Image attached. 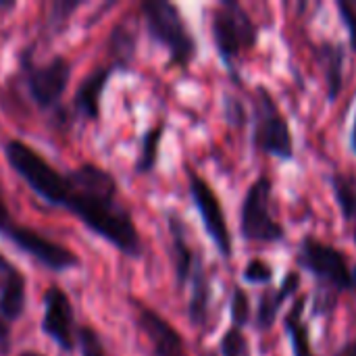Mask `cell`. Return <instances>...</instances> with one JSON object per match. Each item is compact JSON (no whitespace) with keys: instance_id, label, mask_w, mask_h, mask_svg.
<instances>
[{"instance_id":"obj_1","label":"cell","mask_w":356,"mask_h":356,"mask_svg":"<svg viewBox=\"0 0 356 356\" xmlns=\"http://www.w3.org/2000/svg\"><path fill=\"white\" fill-rule=\"evenodd\" d=\"M8 167L46 204L71 213L94 236L127 259L144 254L142 236L134 215L111 171L96 163H81L71 171H58L23 140H6Z\"/></svg>"},{"instance_id":"obj_2","label":"cell","mask_w":356,"mask_h":356,"mask_svg":"<svg viewBox=\"0 0 356 356\" xmlns=\"http://www.w3.org/2000/svg\"><path fill=\"white\" fill-rule=\"evenodd\" d=\"M211 38L229 77L240 81L238 60L257 48L261 40V27L246 6L236 0H223L211 13Z\"/></svg>"},{"instance_id":"obj_3","label":"cell","mask_w":356,"mask_h":356,"mask_svg":"<svg viewBox=\"0 0 356 356\" xmlns=\"http://www.w3.org/2000/svg\"><path fill=\"white\" fill-rule=\"evenodd\" d=\"M140 13L148 38L167 50L169 65L188 71L198 56V42L179 6L169 0H144Z\"/></svg>"},{"instance_id":"obj_4","label":"cell","mask_w":356,"mask_h":356,"mask_svg":"<svg viewBox=\"0 0 356 356\" xmlns=\"http://www.w3.org/2000/svg\"><path fill=\"white\" fill-rule=\"evenodd\" d=\"M250 123V142L254 152L271 156L280 163H292L296 159L292 125L267 86L254 88Z\"/></svg>"},{"instance_id":"obj_5","label":"cell","mask_w":356,"mask_h":356,"mask_svg":"<svg viewBox=\"0 0 356 356\" xmlns=\"http://www.w3.org/2000/svg\"><path fill=\"white\" fill-rule=\"evenodd\" d=\"M0 236L10 242L17 250H21L23 254H27L29 259H33L35 263H40L44 269L54 271V273H65L69 269H77L79 267V257L69 250L67 246L42 236L40 232L23 225V223H15L13 215L6 207V200L2 196L0 190Z\"/></svg>"},{"instance_id":"obj_6","label":"cell","mask_w":356,"mask_h":356,"mask_svg":"<svg viewBox=\"0 0 356 356\" xmlns=\"http://www.w3.org/2000/svg\"><path fill=\"white\" fill-rule=\"evenodd\" d=\"M71 71V60L60 54L46 63H38L31 50H23L19 56V81L40 111H54L58 106L67 92Z\"/></svg>"},{"instance_id":"obj_7","label":"cell","mask_w":356,"mask_h":356,"mask_svg":"<svg viewBox=\"0 0 356 356\" xmlns=\"http://www.w3.org/2000/svg\"><path fill=\"white\" fill-rule=\"evenodd\" d=\"M273 179L267 173L254 177L240 204V234L242 240L254 244H282L286 227L277 221L271 209Z\"/></svg>"},{"instance_id":"obj_8","label":"cell","mask_w":356,"mask_h":356,"mask_svg":"<svg viewBox=\"0 0 356 356\" xmlns=\"http://www.w3.org/2000/svg\"><path fill=\"white\" fill-rule=\"evenodd\" d=\"M296 265L313 275L319 284L336 292L356 294L355 267L350 265L346 252L330 242H323L315 236H305L296 248Z\"/></svg>"},{"instance_id":"obj_9","label":"cell","mask_w":356,"mask_h":356,"mask_svg":"<svg viewBox=\"0 0 356 356\" xmlns=\"http://www.w3.org/2000/svg\"><path fill=\"white\" fill-rule=\"evenodd\" d=\"M186 177H188L190 198L194 202V209L200 215V221H202L207 236L211 238V242L217 248V252L221 254V259L232 261L234 259V238H232L219 194L213 190L209 179H204L192 167H186Z\"/></svg>"},{"instance_id":"obj_10","label":"cell","mask_w":356,"mask_h":356,"mask_svg":"<svg viewBox=\"0 0 356 356\" xmlns=\"http://www.w3.org/2000/svg\"><path fill=\"white\" fill-rule=\"evenodd\" d=\"M42 334L52 340L60 353L73 355L77 350V323H75V311L71 305L69 294L58 288L50 286L44 292L42 298Z\"/></svg>"},{"instance_id":"obj_11","label":"cell","mask_w":356,"mask_h":356,"mask_svg":"<svg viewBox=\"0 0 356 356\" xmlns=\"http://www.w3.org/2000/svg\"><path fill=\"white\" fill-rule=\"evenodd\" d=\"M129 305L134 323L148 344V356H188L186 342L171 321L138 298H129Z\"/></svg>"},{"instance_id":"obj_12","label":"cell","mask_w":356,"mask_h":356,"mask_svg":"<svg viewBox=\"0 0 356 356\" xmlns=\"http://www.w3.org/2000/svg\"><path fill=\"white\" fill-rule=\"evenodd\" d=\"M27 307V280L0 252V355L10 350L13 325L23 317Z\"/></svg>"},{"instance_id":"obj_13","label":"cell","mask_w":356,"mask_h":356,"mask_svg":"<svg viewBox=\"0 0 356 356\" xmlns=\"http://www.w3.org/2000/svg\"><path fill=\"white\" fill-rule=\"evenodd\" d=\"M167 232L171 238V261L175 284L179 290H186L196 265L202 261V252H198L188 236V227L177 213H167Z\"/></svg>"},{"instance_id":"obj_14","label":"cell","mask_w":356,"mask_h":356,"mask_svg":"<svg viewBox=\"0 0 356 356\" xmlns=\"http://www.w3.org/2000/svg\"><path fill=\"white\" fill-rule=\"evenodd\" d=\"M300 284H302V277H300V271L296 269H290L282 284L277 288H267L261 296H259V305H257V311H254V330L259 334H267L273 330L282 309L286 307L288 300H292L298 290H300Z\"/></svg>"},{"instance_id":"obj_15","label":"cell","mask_w":356,"mask_h":356,"mask_svg":"<svg viewBox=\"0 0 356 356\" xmlns=\"http://www.w3.org/2000/svg\"><path fill=\"white\" fill-rule=\"evenodd\" d=\"M119 71L117 65H100L96 67L90 75L83 77L79 83L75 98H73V108L75 115L88 123H96L100 119V104H102V94L111 81V77Z\"/></svg>"},{"instance_id":"obj_16","label":"cell","mask_w":356,"mask_h":356,"mask_svg":"<svg viewBox=\"0 0 356 356\" xmlns=\"http://www.w3.org/2000/svg\"><path fill=\"white\" fill-rule=\"evenodd\" d=\"M315 60L323 73L325 79V98L330 104H336L342 90H344V77H346V46L342 42L325 40L313 48Z\"/></svg>"},{"instance_id":"obj_17","label":"cell","mask_w":356,"mask_h":356,"mask_svg":"<svg viewBox=\"0 0 356 356\" xmlns=\"http://www.w3.org/2000/svg\"><path fill=\"white\" fill-rule=\"evenodd\" d=\"M190 298H188V319L192 327L196 330H207L209 319H211V305H213V284L211 275L207 271L204 259L196 265L190 284Z\"/></svg>"},{"instance_id":"obj_18","label":"cell","mask_w":356,"mask_h":356,"mask_svg":"<svg viewBox=\"0 0 356 356\" xmlns=\"http://www.w3.org/2000/svg\"><path fill=\"white\" fill-rule=\"evenodd\" d=\"M305 311L307 296H298L284 317V330L290 340L292 356H317L311 338V325L305 321Z\"/></svg>"},{"instance_id":"obj_19","label":"cell","mask_w":356,"mask_h":356,"mask_svg":"<svg viewBox=\"0 0 356 356\" xmlns=\"http://www.w3.org/2000/svg\"><path fill=\"white\" fill-rule=\"evenodd\" d=\"M327 184L332 188L334 200L342 219L350 225L356 223V177L344 171H332L327 175Z\"/></svg>"},{"instance_id":"obj_20","label":"cell","mask_w":356,"mask_h":356,"mask_svg":"<svg viewBox=\"0 0 356 356\" xmlns=\"http://www.w3.org/2000/svg\"><path fill=\"white\" fill-rule=\"evenodd\" d=\"M136 29L129 27V21H121L115 25L111 38H108V52H111V63L119 67V71H127L131 65V58L136 54Z\"/></svg>"},{"instance_id":"obj_21","label":"cell","mask_w":356,"mask_h":356,"mask_svg":"<svg viewBox=\"0 0 356 356\" xmlns=\"http://www.w3.org/2000/svg\"><path fill=\"white\" fill-rule=\"evenodd\" d=\"M163 136H165V123H156L152 125L144 138H142V146H140V154L134 163V171L138 175H146V173H152L156 163H159V148H161V142H163Z\"/></svg>"},{"instance_id":"obj_22","label":"cell","mask_w":356,"mask_h":356,"mask_svg":"<svg viewBox=\"0 0 356 356\" xmlns=\"http://www.w3.org/2000/svg\"><path fill=\"white\" fill-rule=\"evenodd\" d=\"M219 356H252V348L244 330L229 325L219 340Z\"/></svg>"},{"instance_id":"obj_23","label":"cell","mask_w":356,"mask_h":356,"mask_svg":"<svg viewBox=\"0 0 356 356\" xmlns=\"http://www.w3.org/2000/svg\"><path fill=\"white\" fill-rule=\"evenodd\" d=\"M229 317H232V325L244 330L250 319H252V305H250V296L248 292L238 284L232 290V300H229Z\"/></svg>"},{"instance_id":"obj_24","label":"cell","mask_w":356,"mask_h":356,"mask_svg":"<svg viewBox=\"0 0 356 356\" xmlns=\"http://www.w3.org/2000/svg\"><path fill=\"white\" fill-rule=\"evenodd\" d=\"M79 6L81 0H54L48 8V31L52 35H58Z\"/></svg>"},{"instance_id":"obj_25","label":"cell","mask_w":356,"mask_h":356,"mask_svg":"<svg viewBox=\"0 0 356 356\" xmlns=\"http://www.w3.org/2000/svg\"><path fill=\"white\" fill-rule=\"evenodd\" d=\"M275 280V271L271 267V263H267L265 259H250L242 271V282L250 284V286H271Z\"/></svg>"},{"instance_id":"obj_26","label":"cell","mask_w":356,"mask_h":356,"mask_svg":"<svg viewBox=\"0 0 356 356\" xmlns=\"http://www.w3.org/2000/svg\"><path fill=\"white\" fill-rule=\"evenodd\" d=\"M77 350L81 356H106L98 332L90 325H81L77 330Z\"/></svg>"},{"instance_id":"obj_27","label":"cell","mask_w":356,"mask_h":356,"mask_svg":"<svg viewBox=\"0 0 356 356\" xmlns=\"http://www.w3.org/2000/svg\"><path fill=\"white\" fill-rule=\"evenodd\" d=\"M336 8H338V15H340L342 25L346 27L348 46H350V50L356 54V4L355 2H348V0H338L336 2Z\"/></svg>"},{"instance_id":"obj_28","label":"cell","mask_w":356,"mask_h":356,"mask_svg":"<svg viewBox=\"0 0 356 356\" xmlns=\"http://www.w3.org/2000/svg\"><path fill=\"white\" fill-rule=\"evenodd\" d=\"M225 119H227V123L234 125V127H244L246 121H248V119H246L244 104H242L240 100L227 96V98H225Z\"/></svg>"},{"instance_id":"obj_29","label":"cell","mask_w":356,"mask_h":356,"mask_svg":"<svg viewBox=\"0 0 356 356\" xmlns=\"http://www.w3.org/2000/svg\"><path fill=\"white\" fill-rule=\"evenodd\" d=\"M334 356H356V336L355 338H350L348 342H344V344L334 353Z\"/></svg>"},{"instance_id":"obj_30","label":"cell","mask_w":356,"mask_h":356,"mask_svg":"<svg viewBox=\"0 0 356 356\" xmlns=\"http://www.w3.org/2000/svg\"><path fill=\"white\" fill-rule=\"evenodd\" d=\"M348 146H350L353 154L356 156V115L353 119V125H350V134H348Z\"/></svg>"},{"instance_id":"obj_31","label":"cell","mask_w":356,"mask_h":356,"mask_svg":"<svg viewBox=\"0 0 356 356\" xmlns=\"http://www.w3.org/2000/svg\"><path fill=\"white\" fill-rule=\"evenodd\" d=\"M19 356H44V355H40V353H33V350H25V353H21Z\"/></svg>"},{"instance_id":"obj_32","label":"cell","mask_w":356,"mask_h":356,"mask_svg":"<svg viewBox=\"0 0 356 356\" xmlns=\"http://www.w3.org/2000/svg\"><path fill=\"white\" fill-rule=\"evenodd\" d=\"M15 2H0V8H13Z\"/></svg>"},{"instance_id":"obj_33","label":"cell","mask_w":356,"mask_h":356,"mask_svg":"<svg viewBox=\"0 0 356 356\" xmlns=\"http://www.w3.org/2000/svg\"><path fill=\"white\" fill-rule=\"evenodd\" d=\"M353 240H355V244H356V223L353 225Z\"/></svg>"},{"instance_id":"obj_34","label":"cell","mask_w":356,"mask_h":356,"mask_svg":"<svg viewBox=\"0 0 356 356\" xmlns=\"http://www.w3.org/2000/svg\"><path fill=\"white\" fill-rule=\"evenodd\" d=\"M204 356H217V355H215V353H207V355H204Z\"/></svg>"}]
</instances>
